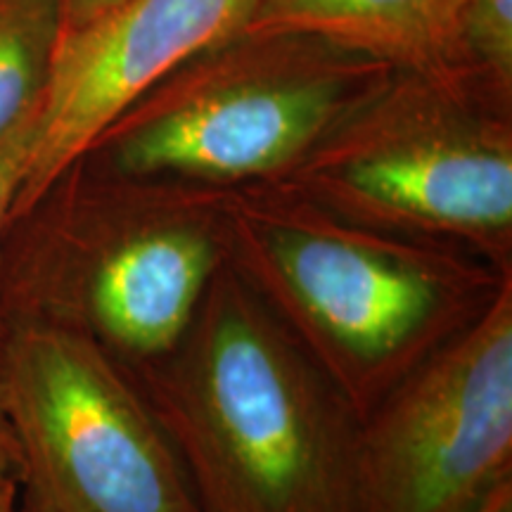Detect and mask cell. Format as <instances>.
<instances>
[{"mask_svg":"<svg viewBox=\"0 0 512 512\" xmlns=\"http://www.w3.org/2000/svg\"><path fill=\"white\" fill-rule=\"evenodd\" d=\"M226 264L366 418L475 328L512 268L344 219L283 181L226 188Z\"/></svg>","mask_w":512,"mask_h":512,"instance_id":"obj_1","label":"cell"},{"mask_svg":"<svg viewBox=\"0 0 512 512\" xmlns=\"http://www.w3.org/2000/svg\"><path fill=\"white\" fill-rule=\"evenodd\" d=\"M200 512H358V418L228 264L166 354L128 368Z\"/></svg>","mask_w":512,"mask_h":512,"instance_id":"obj_2","label":"cell"},{"mask_svg":"<svg viewBox=\"0 0 512 512\" xmlns=\"http://www.w3.org/2000/svg\"><path fill=\"white\" fill-rule=\"evenodd\" d=\"M226 188L81 155L0 238V320L79 332L126 368L166 354L226 264Z\"/></svg>","mask_w":512,"mask_h":512,"instance_id":"obj_3","label":"cell"},{"mask_svg":"<svg viewBox=\"0 0 512 512\" xmlns=\"http://www.w3.org/2000/svg\"><path fill=\"white\" fill-rule=\"evenodd\" d=\"M275 181L344 219L512 268V81L394 67Z\"/></svg>","mask_w":512,"mask_h":512,"instance_id":"obj_4","label":"cell"},{"mask_svg":"<svg viewBox=\"0 0 512 512\" xmlns=\"http://www.w3.org/2000/svg\"><path fill=\"white\" fill-rule=\"evenodd\" d=\"M392 69L323 36L245 24L178 64L83 155L209 188L275 181Z\"/></svg>","mask_w":512,"mask_h":512,"instance_id":"obj_5","label":"cell"},{"mask_svg":"<svg viewBox=\"0 0 512 512\" xmlns=\"http://www.w3.org/2000/svg\"><path fill=\"white\" fill-rule=\"evenodd\" d=\"M19 512H200L124 363L79 332L0 320Z\"/></svg>","mask_w":512,"mask_h":512,"instance_id":"obj_6","label":"cell"},{"mask_svg":"<svg viewBox=\"0 0 512 512\" xmlns=\"http://www.w3.org/2000/svg\"><path fill=\"white\" fill-rule=\"evenodd\" d=\"M512 479V285L358 420V512H479Z\"/></svg>","mask_w":512,"mask_h":512,"instance_id":"obj_7","label":"cell"},{"mask_svg":"<svg viewBox=\"0 0 512 512\" xmlns=\"http://www.w3.org/2000/svg\"><path fill=\"white\" fill-rule=\"evenodd\" d=\"M254 8L256 0H119L91 22L62 31L10 216L27 209L178 64L245 27Z\"/></svg>","mask_w":512,"mask_h":512,"instance_id":"obj_8","label":"cell"},{"mask_svg":"<svg viewBox=\"0 0 512 512\" xmlns=\"http://www.w3.org/2000/svg\"><path fill=\"white\" fill-rule=\"evenodd\" d=\"M465 0H256L247 27L328 38L389 67L456 62Z\"/></svg>","mask_w":512,"mask_h":512,"instance_id":"obj_9","label":"cell"},{"mask_svg":"<svg viewBox=\"0 0 512 512\" xmlns=\"http://www.w3.org/2000/svg\"><path fill=\"white\" fill-rule=\"evenodd\" d=\"M60 34V0H0V138L41 107Z\"/></svg>","mask_w":512,"mask_h":512,"instance_id":"obj_10","label":"cell"},{"mask_svg":"<svg viewBox=\"0 0 512 512\" xmlns=\"http://www.w3.org/2000/svg\"><path fill=\"white\" fill-rule=\"evenodd\" d=\"M456 62L512 81V0H465Z\"/></svg>","mask_w":512,"mask_h":512,"instance_id":"obj_11","label":"cell"},{"mask_svg":"<svg viewBox=\"0 0 512 512\" xmlns=\"http://www.w3.org/2000/svg\"><path fill=\"white\" fill-rule=\"evenodd\" d=\"M36 126L38 112L0 138V238H3V230L8 226L24 176H27V166L36 140Z\"/></svg>","mask_w":512,"mask_h":512,"instance_id":"obj_12","label":"cell"},{"mask_svg":"<svg viewBox=\"0 0 512 512\" xmlns=\"http://www.w3.org/2000/svg\"><path fill=\"white\" fill-rule=\"evenodd\" d=\"M119 0H60V12H62V31L76 29L81 24L91 22L105 10H110L112 5H117Z\"/></svg>","mask_w":512,"mask_h":512,"instance_id":"obj_13","label":"cell"},{"mask_svg":"<svg viewBox=\"0 0 512 512\" xmlns=\"http://www.w3.org/2000/svg\"><path fill=\"white\" fill-rule=\"evenodd\" d=\"M0 337H3V325H0ZM0 475H12L17 479V448L12 439L8 411H5L3 368H0Z\"/></svg>","mask_w":512,"mask_h":512,"instance_id":"obj_14","label":"cell"},{"mask_svg":"<svg viewBox=\"0 0 512 512\" xmlns=\"http://www.w3.org/2000/svg\"><path fill=\"white\" fill-rule=\"evenodd\" d=\"M0 512H19V489L12 475H0Z\"/></svg>","mask_w":512,"mask_h":512,"instance_id":"obj_15","label":"cell"},{"mask_svg":"<svg viewBox=\"0 0 512 512\" xmlns=\"http://www.w3.org/2000/svg\"><path fill=\"white\" fill-rule=\"evenodd\" d=\"M479 512H512V479L498 486Z\"/></svg>","mask_w":512,"mask_h":512,"instance_id":"obj_16","label":"cell"}]
</instances>
